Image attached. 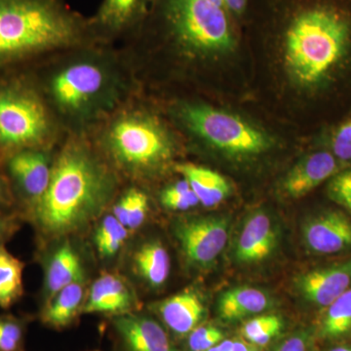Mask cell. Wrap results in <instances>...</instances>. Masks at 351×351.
I'll list each match as a JSON object with an SVG mask.
<instances>
[{"mask_svg": "<svg viewBox=\"0 0 351 351\" xmlns=\"http://www.w3.org/2000/svg\"><path fill=\"white\" fill-rule=\"evenodd\" d=\"M329 152L341 164L351 163V117L341 122L328 140Z\"/></svg>", "mask_w": 351, "mask_h": 351, "instance_id": "obj_31", "label": "cell"}, {"mask_svg": "<svg viewBox=\"0 0 351 351\" xmlns=\"http://www.w3.org/2000/svg\"><path fill=\"white\" fill-rule=\"evenodd\" d=\"M149 212V198L142 191L131 189L113 207V216L127 230H135L142 226Z\"/></svg>", "mask_w": 351, "mask_h": 351, "instance_id": "obj_26", "label": "cell"}, {"mask_svg": "<svg viewBox=\"0 0 351 351\" xmlns=\"http://www.w3.org/2000/svg\"><path fill=\"white\" fill-rule=\"evenodd\" d=\"M283 322L277 315H262L245 323L242 336L257 346L267 345L282 329Z\"/></svg>", "mask_w": 351, "mask_h": 351, "instance_id": "obj_28", "label": "cell"}, {"mask_svg": "<svg viewBox=\"0 0 351 351\" xmlns=\"http://www.w3.org/2000/svg\"><path fill=\"white\" fill-rule=\"evenodd\" d=\"M328 195L351 214V170L341 171L330 179Z\"/></svg>", "mask_w": 351, "mask_h": 351, "instance_id": "obj_32", "label": "cell"}, {"mask_svg": "<svg viewBox=\"0 0 351 351\" xmlns=\"http://www.w3.org/2000/svg\"><path fill=\"white\" fill-rule=\"evenodd\" d=\"M295 285L306 301L326 308L351 288V258L306 272L298 278Z\"/></svg>", "mask_w": 351, "mask_h": 351, "instance_id": "obj_11", "label": "cell"}, {"mask_svg": "<svg viewBox=\"0 0 351 351\" xmlns=\"http://www.w3.org/2000/svg\"><path fill=\"white\" fill-rule=\"evenodd\" d=\"M175 234L186 262L198 269L211 267L228 243L230 221L223 217H201L180 221Z\"/></svg>", "mask_w": 351, "mask_h": 351, "instance_id": "obj_9", "label": "cell"}, {"mask_svg": "<svg viewBox=\"0 0 351 351\" xmlns=\"http://www.w3.org/2000/svg\"><path fill=\"white\" fill-rule=\"evenodd\" d=\"M106 147L121 169L147 175L169 162L174 145L158 120L142 112H130L115 120L106 136Z\"/></svg>", "mask_w": 351, "mask_h": 351, "instance_id": "obj_6", "label": "cell"}, {"mask_svg": "<svg viewBox=\"0 0 351 351\" xmlns=\"http://www.w3.org/2000/svg\"><path fill=\"white\" fill-rule=\"evenodd\" d=\"M18 225L16 218L10 215L0 213V244H3L7 239L17 230Z\"/></svg>", "mask_w": 351, "mask_h": 351, "instance_id": "obj_36", "label": "cell"}, {"mask_svg": "<svg viewBox=\"0 0 351 351\" xmlns=\"http://www.w3.org/2000/svg\"><path fill=\"white\" fill-rule=\"evenodd\" d=\"M114 189L107 166L84 145L71 143L53 166L45 193L29 208L32 221L46 239L80 232L103 214Z\"/></svg>", "mask_w": 351, "mask_h": 351, "instance_id": "obj_2", "label": "cell"}, {"mask_svg": "<svg viewBox=\"0 0 351 351\" xmlns=\"http://www.w3.org/2000/svg\"><path fill=\"white\" fill-rule=\"evenodd\" d=\"M25 263L0 244V307L8 309L24 295Z\"/></svg>", "mask_w": 351, "mask_h": 351, "instance_id": "obj_24", "label": "cell"}, {"mask_svg": "<svg viewBox=\"0 0 351 351\" xmlns=\"http://www.w3.org/2000/svg\"><path fill=\"white\" fill-rule=\"evenodd\" d=\"M84 292L83 281L62 289L45 302L40 313L41 322L53 329L69 327L77 317V314L82 313Z\"/></svg>", "mask_w": 351, "mask_h": 351, "instance_id": "obj_21", "label": "cell"}, {"mask_svg": "<svg viewBox=\"0 0 351 351\" xmlns=\"http://www.w3.org/2000/svg\"><path fill=\"white\" fill-rule=\"evenodd\" d=\"M182 125L204 144L234 158H254L276 145L271 135L237 113L203 103H182L177 108Z\"/></svg>", "mask_w": 351, "mask_h": 351, "instance_id": "obj_5", "label": "cell"}, {"mask_svg": "<svg viewBox=\"0 0 351 351\" xmlns=\"http://www.w3.org/2000/svg\"><path fill=\"white\" fill-rule=\"evenodd\" d=\"M319 335L321 338L329 341L351 338V288L325 308Z\"/></svg>", "mask_w": 351, "mask_h": 351, "instance_id": "obj_25", "label": "cell"}, {"mask_svg": "<svg viewBox=\"0 0 351 351\" xmlns=\"http://www.w3.org/2000/svg\"><path fill=\"white\" fill-rule=\"evenodd\" d=\"M154 0H104L93 20L94 34L117 36L144 25Z\"/></svg>", "mask_w": 351, "mask_h": 351, "instance_id": "obj_15", "label": "cell"}, {"mask_svg": "<svg viewBox=\"0 0 351 351\" xmlns=\"http://www.w3.org/2000/svg\"><path fill=\"white\" fill-rule=\"evenodd\" d=\"M137 299L133 289L117 274H101L90 288L83 313H99L114 317L133 313Z\"/></svg>", "mask_w": 351, "mask_h": 351, "instance_id": "obj_14", "label": "cell"}, {"mask_svg": "<svg viewBox=\"0 0 351 351\" xmlns=\"http://www.w3.org/2000/svg\"><path fill=\"white\" fill-rule=\"evenodd\" d=\"M176 171L189 182L200 204L204 207L218 206L230 195V184L225 177L215 171L189 163L179 164L176 166Z\"/></svg>", "mask_w": 351, "mask_h": 351, "instance_id": "obj_20", "label": "cell"}, {"mask_svg": "<svg viewBox=\"0 0 351 351\" xmlns=\"http://www.w3.org/2000/svg\"><path fill=\"white\" fill-rule=\"evenodd\" d=\"M223 341V332L214 326H198L189 334L191 351H207Z\"/></svg>", "mask_w": 351, "mask_h": 351, "instance_id": "obj_33", "label": "cell"}, {"mask_svg": "<svg viewBox=\"0 0 351 351\" xmlns=\"http://www.w3.org/2000/svg\"><path fill=\"white\" fill-rule=\"evenodd\" d=\"M115 331L128 351H180L159 323L137 313L117 316Z\"/></svg>", "mask_w": 351, "mask_h": 351, "instance_id": "obj_16", "label": "cell"}, {"mask_svg": "<svg viewBox=\"0 0 351 351\" xmlns=\"http://www.w3.org/2000/svg\"><path fill=\"white\" fill-rule=\"evenodd\" d=\"M263 25L282 52L289 82L302 91L331 82L351 52V7L343 0H262Z\"/></svg>", "mask_w": 351, "mask_h": 351, "instance_id": "obj_1", "label": "cell"}, {"mask_svg": "<svg viewBox=\"0 0 351 351\" xmlns=\"http://www.w3.org/2000/svg\"><path fill=\"white\" fill-rule=\"evenodd\" d=\"M107 69L94 62H80L60 71L50 83V93L61 112L80 117L105 100L110 91Z\"/></svg>", "mask_w": 351, "mask_h": 351, "instance_id": "obj_8", "label": "cell"}, {"mask_svg": "<svg viewBox=\"0 0 351 351\" xmlns=\"http://www.w3.org/2000/svg\"><path fill=\"white\" fill-rule=\"evenodd\" d=\"M84 280V269L80 256L66 241L48 258L44 274L46 301L71 284Z\"/></svg>", "mask_w": 351, "mask_h": 351, "instance_id": "obj_19", "label": "cell"}, {"mask_svg": "<svg viewBox=\"0 0 351 351\" xmlns=\"http://www.w3.org/2000/svg\"><path fill=\"white\" fill-rule=\"evenodd\" d=\"M277 234L270 217L256 212L245 221L237 240L235 257L240 263L262 262L276 248Z\"/></svg>", "mask_w": 351, "mask_h": 351, "instance_id": "obj_17", "label": "cell"}, {"mask_svg": "<svg viewBox=\"0 0 351 351\" xmlns=\"http://www.w3.org/2000/svg\"><path fill=\"white\" fill-rule=\"evenodd\" d=\"M25 322L11 314H0V351H25Z\"/></svg>", "mask_w": 351, "mask_h": 351, "instance_id": "obj_29", "label": "cell"}, {"mask_svg": "<svg viewBox=\"0 0 351 351\" xmlns=\"http://www.w3.org/2000/svg\"><path fill=\"white\" fill-rule=\"evenodd\" d=\"M128 233L129 230L113 215L106 216L95 233V245L100 257L117 255L125 244Z\"/></svg>", "mask_w": 351, "mask_h": 351, "instance_id": "obj_27", "label": "cell"}, {"mask_svg": "<svg viewBox=\"0 0 351 351\" xmlns=\"http://www.w3.org/2000/svg\"><path fill=\"white\" fill-rule=\"evenodd\" d=\"M11 196L9 195L8 189H7L5 182L0 176V209L10 205Z\"/></svg>", "mask_w": 351, "mask_h": 351, "instance_id": "obj_37", "label": "cell"}, {"mask_svg": "<svg viewBox=\"0 0 351 351\" xmlns=\"http://www.w3.org/2000/svg\"><path fill=\"white\" fill-rule=\"evenodd\" d=\"M233 341L232 339H226L221 341L218 345L213 346L207 351H232Z\"/></svg>", "mask_w": 351, "mask_h": 351, "instance_id": "obj_39", "label": "cell"}, {"mask_svg": "<svg viewBox=\"0 0 351 351\" xmlns=\"http://www.w3.org/2000/svg\"><path fill=\"white\" fill-rule=\"evenodd\" d=\"M327 351H351V343H339V345L332 346Z\"/></svg>", "mask_w": 351, "mask_h": 351, "instance_id": "obj_40", "label": "cell"}, {"mask_svg": "<svg viewBox=\"0 0 351 351\" xmlns=\"http://www.w3.org/2000/svg\"><path fill=\"white\" fill-rule=\"evenodd\" d=\"M232 351H257V346L248 341H233Z\"/></svg>", "mask_w": 351, "mask_h": 351, "instance_id": "obj_38", "label": "cell"}, {"mask_svg": "<svg viewBox=\"0 0 351 351\" xmlns=\"http://www.w3.org/2000/svg\"><path fill=\"white\" fill-rule=\"evenodd\" d=\"M8 171L29 204L40 199L49 184L52 167L44 152L34 149L14 152L9 158Z\"/></svg>", "mask_w": 351, "mask_h": 351, "instance_id": "obj_13", "label": "cell"}, {"mask_svg": "<svg viewBox=\"0 0 351 351\" xmlns=\"http://www.w3.org/2000/svg\"><path fill=\"white\" fill-rule=\"evenodd\" d=\"M269 306V295L257 288L239 287L226 291L219 297V313L228 321L241 319L262 313Z\"/></svg>", "mask_w": 351, "mask_h": 351, "instance_id": "obj_22", "label": "cell"}, {"mask_svg": "<svg viewBox=\"0 0 351 351\" xmlns=\"http://www.w3.org/2000/svg\"><path fill=\"white\" fill-rule=\"evenodd\" d=\"M302 239L309 251L332 255L351 249V219L341 212L329 210L307 219Z\"/></svg>", "mask_w": 351, "mask_h": 351, "instance_id": "obj_10", "label": "cell"}, {"mask_svg": "<svg viewBox=\"0 0 351 351\" xmlns=\"http://www.w3.org/2000/svg\"><path fill=\"white\" fill-rule=\"evenodd\" d=\"M228 12L239 25L244 23L248 17L250 9V0H221Z\"/></svg>", "mask_w": 351, "mask_h": 351, "instance_id": "obj_34", "label": "cell"}, {"mask_svg": "<svg viewBox=\"0 0 351 351\" xmlns=\"http://www.w3.org/2000/svg\"><path fill=\"white\" fill-rule=\"evenodd\" d=\"M157 311L171 331L184 336L199 326L205 315V306L196 293L184 291L161 302Z\"/></svg>", "mask_w": 351, "mask_h": 351, "instance_id": "obj_18", "label": "cell"}, {"mask_svg": "<svg viewBox=\"0 0 351 351\" xmlns=\"http://www.w3.org/2000/svg\"><path fill=\"white\" fill-rule=\"evenodd\" d=\"M49 129L47 113L29 88L9 84L0 88V149L14 152L34 149Z\"/></svg>", "mask_w": 351, "mask_h": 351, "instance_id": "obj_7", "label": "cell"}, {"mask_svg": "<svg viewBox=\"0 0 351 351\" xmlns=\"http://www.w3.org/2000/svg\"><path fill=\"white\" fill-rule=\"evenodd\" d=\"M134 267L145 282L152 287H160L169 277V254L160 242H147L136 251Z\"/></svg>", "mask_w": 351, "mask_h": 351, "instance_id": "obj_23", "label": "cell"}, {"mask_svg": "<svg viewBox=\"0 0 351 351\" xmlns=\"http://www.w3.org/2000/svg\"><path fill=\"white\" fill-rule=\"evenodd\" d=\"M149 19L189 59L217 61L239 48L240 25L213 0H154Z\"/></svg>", "mask_w": 351, "mask_h": 351, "instance_id": "obj_4", "label": "cell"}, {"mask_svg": "<svg viewBox=\"0 0 351 351\" xmlns=\"http://www.w3.org/2000/svg\"><path fill=\"white\" fill-rule=\"evenodd\" d=\"M160 199L163 206L175 211H186L200 204L195 191L184 179L164 189Z\"/></svg>", "mask_w": 351, "mask_h": 351, "instance_id": "obj_30", "label": "cell"}, {"mask_svg": "<svg viewBox=\"0 0 351 351\" xmlns=\"http://www.w3.org/2000/svg\"><path fill=\"white\" fill-rule=\"evenodd\" d=\"M309 337L306 332H301L293 335L278 346L276 351H307L308 350Z\"/></svg>", "mask_w": 351, "mask_h": 351, "instance_id": "obj_35", "label": "cell"}, {"mask_svg": "<svg viewBox=\"0 0 351 351\" xmlns=\"http://www.w3.org/2000/svg\"><path fill=\"white\" fill-rule=\"evenodd\" d=\"M343 164L329 151L313 152L302 157L289 171L282 182V191L288 197H304L323 182L341 172Z\"/></svg>", "mask_w": 351, "mask_h": 351, "instance_id": "obj_12", "label": "cell"}, {"mask_svg": "<svg viewBox=\"0 0 351 351\" xmlns=\"http://www.w3.org/2000/svg\"><path fill=\"white\" fill-rule=\"evenodd\" d=\"M91 32L64 0H0V66L75 45Z\"/></svg>", "mask_w": 351, "mask_h": 351, "instance_id": "obj_3", "label": "cell"}]
</instances>
